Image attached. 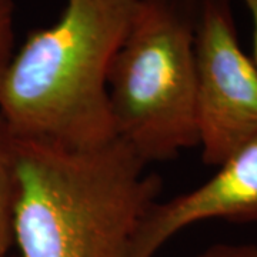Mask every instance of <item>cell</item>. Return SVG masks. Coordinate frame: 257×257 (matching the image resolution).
Listing matches in <instances>:
<instances>
[{
    "instance_id": "6da1fadb",
    "label": "cell",
    "mask_w": 257,
    "mask_h": 257,
    "mask_svg": "<svg viewBox=\"0 0 257 257\" xmlns=\"http://www.w3.org/2000/svg\"><path fill=\"white\" fill-rule=\"evenodd\" d=\"M19 257H128L162 182L114 138L63 147L13 138Z\"/></svg>"
},
{
    "instance_id": "7a4b0ae2",
    "label": "cell",
    "mask_w": 257,
    "mask_h": 257,
    "mask_svg": "<svg viewBox=\"0 0 257 257\" xmlns=\"http://www.w3.org/2000/svg\"><path fill=\"white\" fill-rule=\"evenodd\" d=\"M138 0H66L33 30L0 80V117L13 138L63 147L116 138L107 77Z\"/></svg>"
},
{
    "instance_id": "3957f363",
    "label": "cell",
    "mask_w": 257,
    "mask_h": 257,
    "mask_svg": "<svg viewBox=\"0 0 257 257\" xmlns=\"http://www.w3.org/2000/svg\"><path fill=\"white\" fill-rule=\"evenodd\" d=\"M197 18L199 0H138L110 66L114 135L146 165L197 146Z\"/></svg>"
},
{
    "instance_id": "277c9868",
    "label": "cell",
    "mask_w": 257,
    "mask_h": 257,
    "mask_svg": "<svg viewBox=\"0 0 257 257\" xmlns=\"http://www.w3.org/2000/svg\"><path fill=\"white\" fill-rule=\"evenodd\" d=\"M194 62L197 146L217 167L257 138V67L240 46L230 0H199Z\"/></svg>"
},
{
    "instance_id": "5b68a950",
    "label": "cell",
    "mask_w": 257,
    "mask_h": 257,
    "mask_svg": "<svg viewBox=\"0 0 257 257\" xmlns=\"http://www.w3.org/2000/svg\"><path fill=\"white\" fill-rule=\"evenodd\" d=\"M209 180L165 202L142 219L128 257H153L170 237L206 220L257 223V138L236 150Z\"/></svg>"
},
{
    "instance_id": "8992f818",
    "label": "cell",
    "mask_w": 257,
    "mask_h": 257,
    "mask_svg": "<svg viewBox=\"0 0 257 257\" xmlns=\"http://www.w3.org/2000/svg\"><path fill=\"white\" fill-rule=\"evenodd\" d=\"M15 192L13 136L0 117V257H8L15 244Z\"/></svg>"
},
{
    "instance_id": "52a82bcc",
    "label": "cell",
    "mask_w": 257,
    "mask_h": 257,
    "mask_svg": "<svg viewBox=\"0 0 257 257\" xmlns=\"http://www.w3.org/2000/svg\"><path fill=\"white\" fill-rule=\"evenodd\" d=\"M15 55V2L0 0V80Z\"/></svg>"
},
{
    "instance_id": "ba28073f",
    "label": "cell",
    "mask_w": 257,
    "mask_h": 257,
    "mask_svg": "<svg viewBox=\"0 0 257 257\" xmlns=\"http://www.w3.org/2000/svg\"><path fill=\"white\" fill-rule=\"evenodd\" d=\"M196 257H257L256 243H219Z\"/></svg>"
},
{
    "instance_id": "9c48e42d",
    "label": "cell",
    "mask_w": 257,
    "mask_h": 257,
    "mask_svg": "<svg viewBox=\"0 0 257 257\" xmlns=\"http://www.w3.org/2000/svg\"><path fill=\"white\" fill-rule=\"evenodd\" d=\"M241 2L246 5L253 20V50H254L253 62L257 67V0H241Z\"/></svg>"
}]
</instances>
